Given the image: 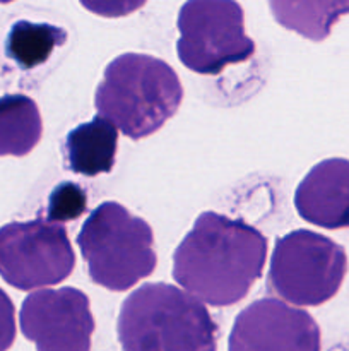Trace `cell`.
<instances>
[{"mask_svg":"<svg viewBox=\"0 0 349 351\" xmlns=\"http://www.w3.org/2000/svg\"><path fill=\"white\" fill-rule=\"evenodd\" d=\"M277 23L311 41H322L349 14V0H269Z\"/></svg>","mask_w":349,"mask_h":351,"instance_id":"obj_12","label":"cell"},{"mask_svg":"<svg viewBox=\"0 0 349 351\" xmlns=\"http://www.w3.org/2000/svg\"><path fill=\"white\" fill-rule=\"evenodd\" d=\"M118 339L123 351H216L218 326L194 295L149 283L123 302Z\"/></svg>","mask_w":349,"mask_h":351,"instance_id":"obj_2","label":"cell"},{"mask_svg":"<svg viewBox=\"0 0 349 351\" xmlns=\"http://www.w3.org/2000/svg\"><path fill=\"white\" fill-rule=\"evenodd\" d=\"M228 350L320 351V329L308 312L262 298L236 317Z\"/></svg>","mask_w":349,"mask_h":351,"instance_id":"obj_9","label":"cell"},{"mask_svg":"<svg viewBox=\"0 0 349 351\" xmlns=\"http://www.w3.org/2000/svg\"><path fill=\"white\" fill-rule=\"evenodd\" d=\"M86 192L72 182L60 184L50 195L47 219L51 223L74 221L86 211Z\"/></svg>","mask_w":349,"mask_h":351,"instance_id":"obj_15","label":"cell"},{"mask_svg":"<svg viewBox=\"0 0 349 351\" xmlns=\"http://www.w3.org/2000/svg\"><path fill=\"white\" fill-rule=\"evenodd\" d=\"M181 64L198 74L216 75L255 53L245 33V14L236 0H187L178 14Z\"/></svg>","mask_w":349,"mask_h":351,"instance_id":"obj_6","label":"cell"},{"mask_svg":"<svg viewBox=\"0 0 349 351\" xmlns=\"http://www.w3.org/2000/svg\"><path fill=\"white\" fill-rule=\"evenodd\" d=\"M21 331L36 351H91L89 298L75 288L34 291L21 308Z\"/></svg>","mask_w":349,"mask_h":351,"instance_id":"obj_8","label":"cell"},{"mask_svg":"<svg viewBox=\"0 0 349 351\" xmlns=\"http://www.w3.org/2000/svg\"><path fill=\"white\" fill-rule=\"evenodd\" d=\"M43 123L36 103L24 95L0 98V156H24L40 143Z\"/></svg>","mask_w":349,"mask_h":351,"instance_id":"obj_13","label":"cell"},{"mask_svg":"<svg viewBox=\"0 0 349 351\" xmlns=\"http://www.w3.org/2000/svg\"><path fill=\"white\" fill-rule=\"evenodd\" d=\"M14 339H16V311L5 291L0 290V351L9 350Z\"/></svg>","mask_w":349,"mask_h":351,"instance_id":"obj_17","label":"cell"},{"mask_svg":"<svg viewBox=\"0 0 349 351\" xmlns=\"http://www.w3.org/2000/svg\"><path fill=\"white\" fill-rule=\"evenodd\" d=\"M118 130L109 120L98 115L75 127L65 141L68 167L75 173L96 177L108 173L115 165Z\"/></svg>","mask_w":349,"mask_h":351,"instance_id":"obj_11","label":"cell"},{"mask_svg":"<svg viewBox=\"0 0 349 351\" xmlns=\"http://www.w3.org/2000/svg\"><path fill=\"white\" fill-rule=\"evenodd\" d=\"M183 98L177 72L156 57L125 53L105 69L96 89L99 115L130 139H142L177 113Z\"/></svg>","mask_w":349,"mask_h":351,"instance_id":"obj_3","label":"cell"},{"mask_svg":"<svg viewBox=\"0 0 349 351\" xmlns=\"http://www.w3.org/2000/svg\"><path fill=\"white\" fill-rule=\"evenodd\" d=\"M89 12L103 17H123L135 12L147 0H79Z\"/></svg>","mask_w":349,"mask_h":351,"instance_id":"obj_16","label":"cell"},{"mask_svg":"<svg viewBox=\"0 0 349 351\" xmlns=\"http://www.w3.org/2000/svg\"><path fill=\"white\" fill-rule=\"evenodd\" d=\"M79 249L96 285L125 291L153 274L156 252L153 230L118 202H103L82 225Z\"/></svg>","mask_w":349,"mask_h":351,"instance_id":"obj_4","label":"cell"},{"mask_svg":"<svg viewBox=\"0 0 349 351\" xmlns=\"http://www.w3.org/2000/svg\"><path fill=\"white\" fill-rule=\"evenodd\" d=\"M267 240L259 230L218 213H202L173 256V278L214 307L238 304L260 278Z\"/></svg>","mask_w":349,"mask_h":351,"instance_id":"obj_1","label":"cell"},{"mask_svg":"<svg viewBox=\"0 0 349 351\" xmlns=\"http://www.w3.org/2000/svg\"><path fill=\"white\" fill-rule=\"evenodd\" d=\"M9 2H12V0H0V3H9Z\"/></svg>","mask_w":349,"mask_h":351,"instance_id":"obj_18","label":"cell"},{"mask_svg":"<svg viewBox=\"0 0 349 351\" xmlns=\"http://www.w3.org/2000/svg\"><path fill=\"white\" fill-rule=\"evenodd\" d=\"M348 273L346 250L308 230L281 237L270 257L269 285L294 305L317 307L337 295Z\"/></svg>","mask_w":349,"mask_h":351,"instance_id":"obj_5","label":"cell"},{"mask_svg":"<svg viewBox=\"0 0 349 351\" xmlns=\"http://www.w3.org/2000/svg\"><path fill=\"white\" fill-rule=\"evenodd\" d=\"M74 264L70 240L58 223L33 219L0 228V276L17 290L62 283Z\"/></svg>","mask_w":349,"mask_h":351,"instance_id":"obj_7","label":"cell"},{"mask_svg":"<svg viewBox=\"0 0 349 351\" xmlns=\"http://www.w3.org/2000/svg\"><path fill=\"white\" fill-rule=\"evenodd\" d=\"M67 41V31L47 23L17 21L7 36V55L21 67L33 69L44 64L57 47Z\"/></svg>","mask_w":349,"mask_h":351,"instance_id":"obj_14","label":"cell"},{"mask_svg":"<svg viewBox=\"0 0 349 351\" xmlns=\"http://www.w3.org/2000/svg\"><path fill=\"white\" fill-rule=\"evenodd\" d=\"M294 206L305 221L320 228L349 226V160L331 158L315 165L298 185Z\"/></svg>","mask_w":349,"mask_h":351,"instance_id":"obj_10","label":"cell"}]
</instances>
